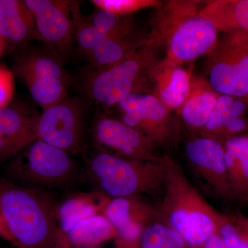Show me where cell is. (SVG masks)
<instances>
[{
  "mask_svg": "<svg viewBox=\"0 0 248 248\" xmlns=\"http://www.w3.org/2000/svg\"><path fill=\"white\" fill-rule=\"evenodd\" d=\"M38 115L21 102H12L0 109V164L14 159L37 140Z\"/></svg>",
  "mask_w": 248,
  "mask_h": 248,
  "instance_id": "obj_10",
  "label": "cell"
},
{
  "mask_svg": "<svg viewBox=\"0 0 248 248\" xmlns=\"http://www.w3.org/2000/svg\"><path fill=\"white\" fill-rule=\"evenodd\" d=\"M73 14L76 24L75 38L81 51L88 56L107 35L98 30L89 19L84 20L77 1H73Z\"/></svg>",
  "mask_w": 248,
  "mask_h": 248,
  "instance_id": "obj_27",
  "label": "cell"
},
{
  "mask_svg": "<svg viewBox=\"0 0 248 248\" xmlns=\"http://www.w3.org/2000/svg\"><path fill=\"white\" fill-rule=\"evenodd\" d=\"M169 215L170 228L192 247L203 246L217 233V217L210 215L192 194H180Z\"/></svg>",
  "mask_w": 248,
  "mask_h": 248,
  "instance_id": "obj_11",
  "label": "cell"
},
{
  "mask_svg": "<svg viewBox=\"0 0 248 248\" xmlns=\"http://www.w3.org/2000/svg\"><path fill=\"white\" fill-rule=\"evenodd\" d=\"M217 234L229 248H248V225L244 218L217 217Z\"/></svg>",
  "mask_w": 248,
  "mask_h": 248,
  "instance_id": "obj_26",
  "label": "cell"
},
{
  "mask_svg": "<svg viewBox=\"0 0 248 248\" xmlns=\"http://www.w3.org/2000/svg\"><path fill=\"white\" fill-rule=\"evenodd\" d=\"M123 16H116L98 9L91 16L90 22L102 33L110 36L131 35L132 25Z\"/></svg>",
  "mask_w": 248,
  "mask_h": 248,
  "instance_id": "obj_28",
  "label": "cell"
},
{
  "mask_svg": "<svg viewBox=\"0 0 248 248\" xmlns=\"http://www.w3.org/2000/svg\"><path fill=\"white\" fill-rule=\"evenodd\" d=\"M104 216L118 235L124 246H135L140 243L142 227L135 219L132 213V205L127 198H115L104 208Z\"/></svg>",
  "mask_w": 248,
  "mask_h": 248,
  "instance_id": "obj_18",
  "label": "cell"
},
{
  "mask_svg": "<svg viewBox=\"0 0 248 248\" xmlns=\"http://www.w3.org/2000/svg\"><path fill=\"white\" fill-rule=\"evenodd\" d=\"M209 80L214 91L231 97L248 95V32H230L210 52Z\"/></svg>",
  "mask_w": 248,
  "mask_h": 248,
  "instance_id": "obj_5",
  "label": "cell"
},
{
  "mask_svg": "<svg viewBox=\"0 0 248 248\" xmlns=\"http://www.w3.org/2000/svg\"><path fill=\"white\" fill-rule=\"evenodd\" d=\"M88 169L99 188L114 199L127 198L146 187L147 169L141 161L99 151L90 156Z\"/></svg>",
  "mask_w": 248,
  "mask_h": 248,
  "instance_id": "obj_7",
  "label": "cell"
},
{
  "mask_svg": "<svg viewBox=\"0 0 248 248\" xmlns=\"http://www.w3.org/2000/svg\"><path fill=\"white\" fill-rule=\"evenodd\" d=\"M5 46L3 42H1V40H0V55L2 54L3 52L4 51Z\"/></svg>",
  "mask_w": 248,
  "mask_h": 248,
  "instance_id": "obj_32",
  "label": "cell"
},
{
  "mask_svg": "<svg viewBox=\"0 0 248 248\" xmlns=\"http://www.w3.org/2000/svg\"><path fill=\"white\" fill-rule=\"evenodd\" d=\"M218 97L216 93L207 90L189 94L182 106L183 120L190 126H203L215 110Z\"/></svg>",
  "mask_w": 248,
  "mask_h": 248,
  "instance_id": "obj_22",
  "label": "cell"
},
{
  "mask_svg": "<svg viewBox=\"0 0 248 248\" xmlns=\"http://www.w3.org/2000/svg\"><path fill=\"white\" fill-rule=\"evenodd\" d=\"M186 153L192 164L211 177L221 194L234 197L228 182L224 147L219 142L206 138L195 139L186 144Z\"/></svg>",
  "mask_w": 248,
  "mask_h": 248,
  "instance_id": "obj_15",
  "label": "cell"
},
{
  "mask_svg": "<svg viewBox=\"0 0 248 248\" xmlns=\"http://www.w3.org/2000/svg\"><path fill=\"white\" fill-rule=\"evenodd\" d=\"M15 89L14 73L6 66H0V109L13 102Z\"/></svg>",
  "mask_w": 248,
  "mask_h": 248,
  "instance_id": "obj_30",
  "label": "cell"
},
{
  "mask_svg": "<svg viewBox=\"0 0 248 248\" xmlns=\"http://www.w3.org/2000/svg\"><path fill=\"white\" fill-rule=\"evenodd\" d=\"M200 14L217 30L248 32V0H223L210 3Z\"/></svg>",
  "mask_w": 248,
  "mask_h": 248,
  "instance_id": "obj_17",
  "label": "cell"
},
{
  "mask_svg": "<svg viewBox=\"0 0 248 248\" xmlns=\"http://www.w3.org/2000/svg\"><path fill=\"white\" fill-rule=\"evenodd\" d=\"M244 220H245V221L246 222V223H247V224L248 225V218H244Z\"/></svg>",
  "mask_w": 248,
  "mask_h": 248,
  "instance_id": "obj_33",
  "label": "cell"
},
{
  "mask_svg": "<svg viewBox=\"0 0 248 248\" xmlns=\"http://www.w3.org/2000/svg\"><path fill=\"white\" fill-rule=\"evenodd\" d=\"M203 248H229L223 242V239L218 234L211 236L204 244Z\"/></svg>",
  "mask_w": 248,
  "mask_h": 248,
  "instance_id": "obj_31",
  "label": "cell"
},
{
  "mask_svg": "<svg viewBox=\"0 0 248 248\" xmlns=\"http://www.w3.org/2000/svg\"><path fill=\"white\" fill-rule=\"evenodd\" d=\"M116 235L115 230L103 215L85 218L65 234L68 244L80 248H94Z\"/></svg>",
  "mask_w": 248,
  "mask_h": 248,
  "instance_id": "obj_20",
  "label": "cell"
},
{
  "mask_svg": "<svg viewBox=\"0 0 248 248\" xmlns=\"http://www.w3.org/2000/svg\"><path fill=\"white\" fill-rule=\"evenodd\" d=\"M246 110L243 101L231 96L221 94L217 99L216 107L205 125L208 131L223 133L228 124L241 117Z\"/></svg>",
  "mask_w": 248,
  "mask_h": 248,
  "instance_id": "obj_24",
  "label": "cell"
},
{
  "mask_svg": "<svg viewBox=\"0 0 248 248\" xmlns=\"http://www.w3.org/2000/svg\"><path fill=\"white\" fill-rule=\"evenodd\" d=\"M102 205L95 203L93 196L77 195L68 197L57 206L59 226L66 234L85 218L99 215Z\"/></svg>",
  "mask_w": 248,
  "mask_h": 248,
  "instance_id": "obj_21",
  "label": "cell"
},
{
  "mask_svg": "<svg viewBox=\"0 0 248 248\" xmlns=\"http://www.w3.org/2000/svg\"><path fill=\"white\" fill-rule=\"evenodd\" d=\"M91 2L98 9L119 16H126L159 4V1L153 0H92Z\"/></svg>",
  "mask_w": 248,
  "mask_h": 248,
  "instance_id": "obj_29",
  "label": "cell"
},
{
  "mask_svg": "<svg viewBox=\"0 0 248 248\" xmlns=\"http://www.w3.org/2000/svg\"><path fill=\"white\" fill-rule=\"evenodd\" d=\"M140 246V248H184L186 243L170 227L154 224L143 230Z\"/></svg>",
  "mask_w": 248,
  "mask_h": 248,
  "instance_id": "obj_25",
  "label": "cell"
},
{
  "mask_svg": "<svg viewBox=\"0 0 248 248\" xmlns=\"http://www.w3.org/2000/svg\"><path fill=\"white\" fill-rule=\"evenodd\" d=\"M142 45L121 61L93 69L85 80L86 94L91 100L106 107L118 104L138 90L151 68L152 50Z\"/></svg>",
  "mask_w": 248,
  "mask_h": 248,
  "instance_id": "obj_4",
  "label": "cell"
},
{
  "mask_svg": "<svg viewBox=\"0 0 248 248\" xmlns=\"http://www.w3.org/2000/svg\"><path fill=\"white\" fill-rule=\"evenodd\" d=\"M39 40L35 20L25 1L0 0V40L5 49H22Z\"/></svg>",
  "mask_w": 248,
  "mask_h": 248,
  "instance_id": "obj_14",
  "label": "cell"
},
{
  "mask_svg": "<svg viewBox=\"0 0 248 248\" xmlns=\"http://www.w3.org/2000/svg\"></svg>",
  "mask_w": 248,
  "mask_h": 248,
  "instance_id": "obj_34",
  "label": "cell"
},
{
  "mask_svg": "<svg viewBox=\"0 0 248 248\" xmlns=\"http://www.w3.org/2000/svg\"><path fill=\"white\" fill-rule=\"evenodd\" d=\"M84 108L79 99L68 96L44 110L36 122L37 140L70 155L80 153L84 135Z\"/></svg>",
  "mask_w": 248,
  "mask_h": 248,
  "instance_id": "obj_6",
  "label": "cell"
},
{
  "mask_svg": "<svg viewBox=\"0 0 248 248\" xmlns=\"http://www.w3.org/2000/svg\"><path fill=\"white\" fill-rule=\"evenodd\" d=\"M93 138L99 146L115 151L124 159L141 161L148 156L151 141L122 121L99 117L93 125Z\"/></svg>",
  "mask_w": 248,
  "mask_h": 248,
  "instance_id": "obj_12",
  "label": "cell"
},
{
  "mask_svg": "<svg viewBox=\"0 0 248 248\" xmlns=\"http://www.w3.org/2000/svg\"><path fill=\"white\" fill-rule=\"evenodd\" d=\"M190 76L183 68H173L168 79L160 88L161 102L169 108H179L184 105L190 94Z\"/></svg>",
  "mask_w": 248,
  "mask_h": 248,
  "instance_id": "obj_23",
  "label": "cell"
},
{
  "mask_svg": "<svg viewBox=\"0 0 248 248\" xmlns=\"http://www.w3.org/2000/svg\"><path fill=\"white\" fill-rule=\"evenodd\" d=\"M35 20L39 40L66 54L75 37L73 1L24 0Z\"/></svg>",
  "mask_w": 248,
  "mask_h": 248,
  "instance_id": "obj_8",
  "label": "cell"
},
{
  "mask_svg": "<svg viewBox=\"0 0 248 248\" xmlns=\"http://www.w3.org/2000/svg\"><path fill=\"white\" fill-rule=\"evenodd\" d=\"M12 71L43 110L68 97L69 76L52 47L22 49Z\"/></svg>",
  "mask_w": 248,
  "mask_h": 248,
  "instance_id": "obj_2",
  "label": "cell"
},
{
  "mask_svg": "<svg viewBox=\"0 0 248 248\" xmlns=\"http://www.w3.org/2000/svg\"><path fill=\"white\" fill-rule=\"evenodd\" d=\"M7 173L11 182L37 189L68 185L78 174L71 155L38 140L11 160Z\"/></svg>",
  "mask_w": 248,
  "mask_h": 248,
  "instance_id": "obj_3",
  "label": "cell"
},
{
  "mask_svg": "<svg viewBox=\"0 0 248 248\" xmlns=\"http://www.w3.org/2000/svg\"><path fill=\"white\" fill-rule=\"evenodd\" d=\"M143 45L141 42L125 36L106 35L88 55L93 69L104 68L123 60Z\"/></svg>",
  "mask_w": 248,
  "mask_h": 248,
  "instance_id": "obj_19",
  "label": "cell"
},
{
  "mask_svg": "<svg viewBox=\"0 0 248 248\" xmlns=\"http://www.w3.org/2000/svg\"><path fill=\"white\" fill-rule=\"evenodd\" d=\"M217 31L200 14L179 21L170 32V58L175 62H188L210 53L217 44Z\"/></svg>",
  "mask_w": 248,
  "mask_h": 248,
  "instance_id": "obj_9",
  "label": "cell"
},
{
  "mask_svg": "<svg viewBox=\"0 0 248 248\" xmlns=\"http://www.w3.org/2000/svg\"><path fill=\"white\" fill-rule=\"evenodd\" d=\"M57 206L42 189L0 179V235L17 248H68Z\"/></svg>",
  "mask_w": 248,
  "mask_h": 248,
  "instance_id": "obj_1",
  "label": "cell"
},
{
  "mask_svg": "<svg viewBox=\"0 0 248 248\" xmlns=\"http://www.w3.org/2000/svg\"><path fill=\"white\" fill-rule=\"evenodd\" d=\"M122 112V122L141 132L150 141L155 130L166 127L169 118V108L153 94L133 93L118 104Z\"/></svg>",
  "mask_w": 248,
  "mask_h": 248,
  "instance_id": "obj_13",
  "label": "cell"
},
{
  "mask_svg": "<svg viewBox=\"0 0 248 248\" xmlns=\"http://www.w3.org/2000/svg\"><path fill=\"white\" fill-rule=\"evenodd\" d=\"M228 182L234 197L248 201V136H232L224 146Z\"/></svg>",
  "mask_w": 248,
  "mask_h": 248,
  "instance_id": "obj_16",
  "label": "cell"
}]
</instances>
